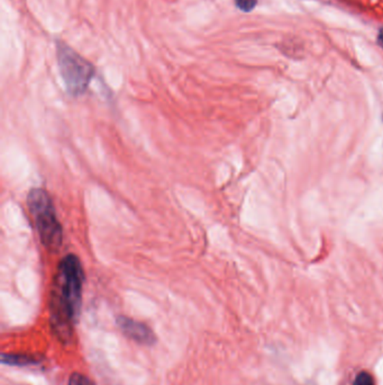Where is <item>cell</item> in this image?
<instances>
[{
    "label": "cell",
    "instance_id": "5b68a950",
    "mask_svg": "<svg viewBox=\"0 0 383 385\" xmlns=\"http://www.w3.org/2000/svg\"><path fill=\"white\" fill-rule=\"evenodd\" d=\"M1 363L7 364L10 367H29L38 364L36 357L29 356V355H14V353H3L1 355Z\"/></svg>",
    "mask_w": 383,
    "mask_h": 385
},
{
    "label": "cell",
    "instance_id": "6da1fadb",
    "mask_svg": "<svg viewBox=\"0 0 383 385\" xmlns=\"http://www.w3.org/2000/svg\"><path fill=\"white\" fill-rule=\"evenodd\" d=\"M85 271L80 259L68 253L61 259L52 282L51 321L61 340L70 341L81 312Z\"/></svg>",
    "mask_w": 383,
    "mask_h": 385
},
{
    "label": "cell",
    "instance_id": "ba28073f",
    "mask_svg": "<svg viewBox=\"0 0 383 385\" xmlns=\"http://www.w3.org/2000/svg\"><path fill=\"white\" fill-rule=\"evenodd\" d=\"M234 3L239 10H242L244 13H248V12L254 10L256 3H258V0H234Z\"/></svg>",
    "mask_w": 383,
    "mask_h": 385
},
{
    "label": "cell",
    "instance_id": "9c48e42d",
    "mask_svg": "<svg viewBox=\"0 0 383 385\" xmlns=\"http://www.w3.org/2000/svg\"><path fill=\"white\" fill-rule=\"evenodd\" d=\"M378 42H379L381 48H383V29H380V32H379V35H378Z\"/></svg>",
    "mask_w": 383,
    "mask_h": 385
},
{
    "label": "cell",
    "instance_id": "52a82bcc",
    "mask_svg": "<svg viewBox=\"0 0 383 385\" xmlns=\"http://www.w3.org/2000/svg\"><path fill=\"white\" fill-rule=\"evenodd\" d=\"M353 385H375L373 376L371 375L369 372L358 373L355 377Z\"/></svg>",
    "mask_w": 383,
    "mask_h": 385
},
{
    "label": "cell",
    "instance_id": "7a4b0ae2",
    "mask_svg": "<svg viewBox=\"0 0 383 385\" xmlns=\"http://www.w3.org/2000/svg\"><path fill=\"white\" fill-rule=\"evenodd\" d=\"M27 208L42 245L51 253H57L62 245L63 231L50 194L38 187L29 190Z\"/></svg>",
    "mask_w": 383,
    "mask_h": 385
},
{
    "label": "cell",
    "instance_id": "8992f818",
    "mask_svg": "<svg viewBox=\"0 0 383 385\" xmlns=\"http://www.w3.org/2000/svg\"><path fill=\"white\" fill-rule=\"evenodd\" d=\"M68 385H96L92 382V380L88 379L87 376L80 373H73L72 375L70 376L69 382Z\"/></svg>",
    "mask_w": 383,
    "mask_h": 385
},
{
    "label": "cell",
    "instance_id": "3957f363",
    "mask_svg": "<svg viewBox=\"0 0 383 385\" xmlns=\"http://www.w3.org/2000/svg\"><path fill=\"white\" fill-rule=\"evenodd\" d=\"M55 49L57 66L66 92L73 97L83 95L96 75L94 64L66 45V42L57 40Z\"/></svg>",
    "mask_w": 383,
    "mask_h": 385
},
{
    "label": "cell",
    "instance_id": "277c9868",
    "mask_svg": "<svg viewBox=\"0 0 383 385\" xmlns=\"http://www.w3.org/2000/svg\"><path fill=\"white\" fill-rule=\"evenodd\" d=\"M117 325L126 337L136 341L142 345H153L157 340L154 332L148 325L143 322L136 321V320L129 318V316H120L117 318Z\"/></svg>",
    "mask_w": 383,
    "mask_h": 385
}]
</instances>
